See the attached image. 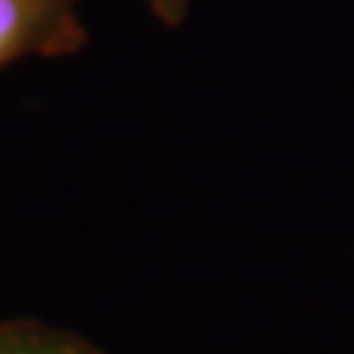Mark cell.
<instances>
[{
	"label": "cell",
	"mask_w": 354,
	"mask_h": 354,
	"mask_svg": "<svg viewBox=\"0 0 354 354\" xmlns=\"http://www.w3.org/2000/svg\"><path fill=\"white\" fill-rule=\"evenodd\" d=\"M0 354H105L76 331L56 328L37 318L0 322Z\"/></svg>",
	"instance_id": "obj_2"
},
{
	"label": "cell",
	"mask_w": 354,
	"mask_h": 354,
	"mask_svg": "<svg viewBox=\"0 0 354 354\" xmlns=\"http://www.w3.org/2000/svg\"><path fill=\"white\" fill-rule=\"evenodd\" d=\"M145 3L151 7V13L165 26H180L184 17H187V7H190V0H145Z\"/></svg>",
	"instance_id": "obj_3"
},
{
	"label": "cell",
	"mask_w": 354,
	"mask_h": 354,
	"mask_svg": "<svg viewBox=\"0 0 354 354\" xmlns=\"http://www.w3.org/2000/svg\"><path fill=\"white\" fill-rule=\"evenodd\" d=\"M82 0H0V69L20 59H63L88 43Z\"/></svg>",
	"instance_id": "obj_1"
}]
</instances>
